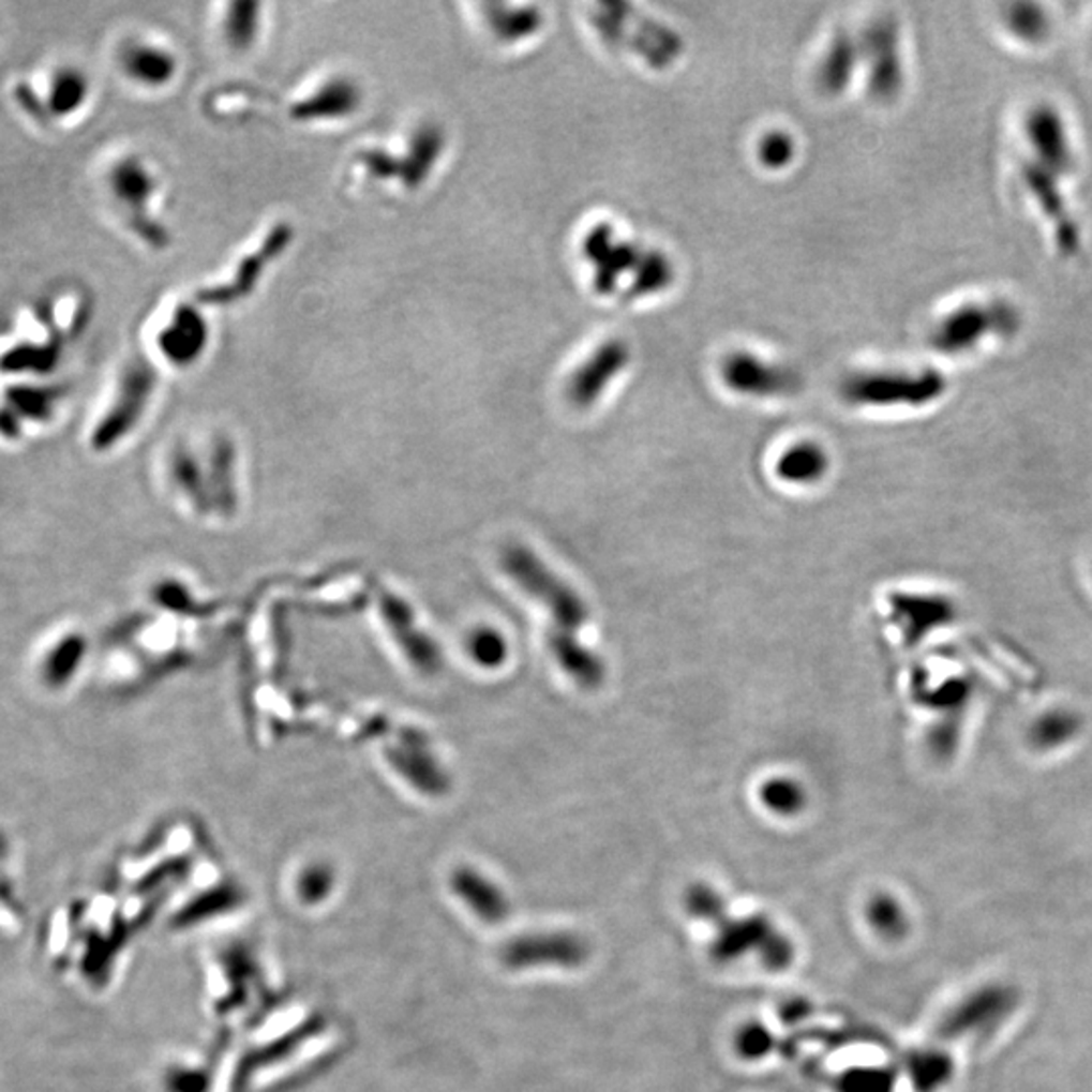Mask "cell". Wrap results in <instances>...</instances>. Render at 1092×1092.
<instances>
[{"instance_id": "6da1fadb", "label": "cell", "mask_w": 1092, "mask_h": 1092, "mask_svg": "<svg viewBox=\"0 0 1092 1092\" xmlns=\"http://www.w3.org/2000/svg\"><path fill=\"white\" fill-rule=\"evenodd\" d=\"M502 569L522 592L533 595L553 615L551 633L574 635L587 622L589 613L569 583L556 577L530 549L522 544H510L502 553Z\"/></svg>"}, {"instance_id": "7a4b0ae2", "label": "cell", "mask_w": 1092, "mask_h": 1092, "mask_svg": "<svg viewBox=\"0 0 1092 1092\" xmlns=\"http://www.w3.org/2000/svg\"><path fill=\"white\" fill-rule=\"evenodd\" d=\"M592 20L599 35L613 47H624L629 54L642 57L654 70H668L684 51L680 35L662 23L638 13L629 4H597Z\"/></svg>"}, {"instance_id": "3957f363", "label": "cell", "mask_w": 1092, "mask_h": 1092, "mask_svg": "<svg viewBox=\"0 0 1092 1092\" xmlns=\"http://www.w3.org/2000/svg\"><path fill=\"white\" fill-rule=\"evenodd\" d=\"M713 929L715 939L710 953L713 959L722 966L743 959L747 953H754L769 971H786L795 959V947L788 934L779 931L763 914L743 918L724 914Z\"/></svg>"}, {"instance_id": "277c9868", "label": "cell", "mask_w": 1092, "mask_h": 1092, "mask_svg": "<svg viewBox=\"0 0 1092 1092\" xmlns=\"http://www.w3.org/2000/svg\"><path fill=\"white\" fill-rule=\"evenodd\" d=\"M108 186L125 225L150 250L168 245V231L150 211L159 193V179L140 156H124L109 168Z\"/></svg>"}, {"instance_id": "5b68a950", "label": "cell", "mask_w": 1092, "mask_h": 1092, "mask_svg": "<svg viewBox=\"0 0 1092 1092\" xmlns=\"http://www.w3.org/2000/svg\"><path fill=\"white\" fill-rule=\"evenodd\" d=\"M88 649V638L79 627L55 624L31 645L27 674L41 694L57 699L79 678Z\"/></svg>"}, {"instance_id": "8992f818", "label": "cell", "mask_w": 1092, "mask_h": 1092, "mask_svg": "<svg viewBox=\"0 0 1092 1092\" xmlns=\"http://www.w3.org/2000/svg\"><path fill=\"white\" fill-rule=\"evenodd\" d=\"M154 389L156 371L143 359L128 362L118 378V387L109 401L108 409L91 430V449L109 451L118 444H122L125 437L140 425Z\"/></svg>"}, {"instance_id": "52a82bcc", "label": "cell", "mask_w": 1092, "mask_h": 1092, "mask_svg": "<svg viewBox=\"0 0 1092 1092\" xmlns=\"http://www.w3.org/2000/svg\"><path fill=\"white\" fill-rule=\"evenodd\" d=\"M649 251L615 237L611 225H597L583 241L585 259L593 269L595 291L601 296H613L622 287L624 278H629L626 298H635Z\"/></svg>"}, {"instance_id": "ba28073f", "label": "cell", "mask_w": 1092, "mask_h": 1092, "mask_svg": "<svg viewBox=\"0 0 1092 1092\" xmlns=\"http://www.w3.org/2000/svg\"><path fill=\"white\" fill-rule=\"evenodd\" d=\"M943 378L937 371H868L848 376L842 383L843 399L852 405H923L943 393Z\"/></svg>"}, {"instance_id": "9c48e42d", "label": "cell", "mask_w": 1092, "mask_h": 1092, "mask_svg": "<svg viewBox=\"0 0 1092 1092\" xmlns=\"http://www.w3.org/2000/svg\"><path fill=\"white\" fill-rule=\"evenodd\" d=\"M592 957L589 941L571 931H540L520 934L500 951L502 963L508 969L560 968L577 969Z\"/></svg>"}, {"instance_id": "30bf717a", "label": "cell", "mask_w": 1092, "mask_h": 1092, "mask_svg": "<svg viewBox=\"0 0 1092 1092\" xmlns=\"http://www.w3.org/2000/svg\"><path fill=\"white\" fill-rule=\"evenodd\" d=\"M68 389L63 385L18 383L6 387L0 399V439L18 442L27 425H47L59 412Z\"/></svg>"}, {"instance_id": "8fae6325", "label": "cell", "mask_w": 1092, "mask_h": 1092, "mask_svg": "<svg viewBox=\"0 0 1092 1092\" xmlns=\"http://www.w3.org/2000/svg\"><path fill=\"white\" fill-rule=\"evenodd\" d=\"M1014 324V312L1007 305H961L937 324L932 332V344L943 353H968L984 341L989 332H1009Z\"/></svg>"}, {"instance_id": "7c38bea8", "label": "cell", "mask_w": 1092, "mask_h": 1092, "mask_svg": "<svg viewBox=\"0 0 1092 1092\" xmlns=\"http://www.w3.org/2000/svg\"><path fill=\"white\" fill-rule=\"evenodd\" d=\"M720 373L733 391L752 397H789L799 393L804 385L802 376L788 367L765 362L743 350L729 355Z\"/></svg>"}, {"instance_id": "4fadbf2b", "label": "cell", "mask_w": 1092, "mask_h": 1092, "mask_svg": "<svg viewBox=\"0 0 1092 1092\" xmlns=\"http://www.w3.org/2000/svg\"><path fill=\"white\" fill-rule=\"evenodd\" d=\"M36 318L47 328L45 341L18 342L0 355L2 375H51L63 359L68 344L65 332L55 324L54 305L47 300L36 305Z\"/></svg>"}, {"instance_id": "5bb4252c", "label": "cell", "mask_w": 1092, "mask_h": 1092, "mask_svg": "<svg viewBox=\"0 0 1092 1092\" xmlns=\"http://www.w3.org/2000/svg\"><path fill=\"white\" fill-rule=\"evenodd\" d=\"M629 346L624 341L603 342L589 355V359L577 367L567 394L574 407H592L593 403L608 391L609 385L626 371L629 364Z\"/></svg>"}, {"instance_id": "9a60e30c", "label": "cell", "mask_w": 1092, "mask_h": 1092, "mask_svg": "<svg viewBox=\"0 0 1092 1092\" xmlns=\"http://www.w3.org/2000/svg\"><path fill=\"white\" fill-rule=\"evenodd\" d=\"M209 328L203 314L193 305L180 304L173 310L166 324L162 326L156 346L162 359L173 362L175 367L195 364L207 348Z\"/></svg>"}, {"instance_id": "2e32d148", "label": "cell", "mask_w": 1092, "mask_h": 1092, "mask_svg": "<svg viewBox=\"0 0 1092 1092\" xmlns=\"http://www.w3.org/2000/svg\"><path fill=\"white\" fill-rule=\"evenodd\" d=\"M870 61V91L880 100L895 98L902 86V63L898 51V33L891 18L874 23L864 39Z\"/></svg>"}, {"instance_id": "e0dca14e", "label": "cell", "mask_w": 1092, "mask_h": 1092, "mask_svg": "<svg viewBox=\"0 0 1092 1092\" xmlns=\"http://www.w3.org/2000/svg\"><path fill=\"white\" fill-rule=\"evenodd\" d=\"M118 63L130 81L146 90L168 86L179 70V61L170 49L143 39L128 41L120 49Z\"/></svg>"}, {"instance_id": "ac0fdd59", "label": "cell", "mask_w": 1092, "mask_h": 1092, "mask_svg": "<svg viewBox=\"0 0 1092 1092\" xmlns=\"http://www.w3.org/2000/svg\"><path fill=\"white\" fill-rule=\"evenodd\" d=\"M1026 136L1032 144L1039 164L1054 173H1068L1073 166V148L1066 124L1057 109L1038 106L1026 118Z\"/></svg>"}, {"instance_id": "d6986e66", "label": "cell", "mask_w": 1092, "mask_h": 1092, "mask_svg": "<svg viewBox=\"0 0 1092 1092\" xmlns=\"http://www.w3.org/2000/svg\"><path fill=\"white\" fill-rule=\"evenodd\" d=\"M451 888L488 925H500L510 914V904L500 888L472 868H458L451 877Z\"/></svg>"}, {"instance_id": "ffe728a7", "label": "cell", "mask_w": 1092, "mask_h": 1092, "mask_svg": "<svg viewBox=\"0 0 1092 1092\" xmlns=\"http://www.w3.org/2000/svg\"><path fill=\"white\" fill-rule=\"evenodd\" d=\"M549 647L556 663L577 686L595 690L605 680V663L593 649L581 644L579 638L549 633Z\"/></svg>"}, {"instance_id": "44dd1931", "label": "cell", "mask_w": 1092, "mask_h": 1092, "mask_svg": "<svg viewBox=\"0 0 1092 1092\" xmlns=\"http://www.w3.org/2000/svg\"><path fill=\"white\" fill-rule=\"evenodd\" d=\"M383 609L394 640H399L401 649L409 656V660L423 672H435L439 668V654L435 645L431 644V640L417 629L409 609L394 597H387Z\"/></svg>"}, {"instance_id": "7402d4cb", "label": "cell", "mask_w": 1092, "mask_h": 1092, "mask_svg": "<svg viewBox=\"0 0 1092 1092\" xmlns=\"http://www.w3.org/2000/svg\"><path fill=\"white\" fill-rule=\"evenodd\" d=\"M91 84L88 75L77 68H61L51 75L47 90V109L54 120H63L77 114L90 98Z\"/></svg>"}, {"instance_id": "603a6c76", "label": "cell", "mask_w": 1092, "mask_h": 1092, "mask_svg": "<svg viewBox=\"0 0 1092 1092\" xmlns=\"http://www.w3.org/2000/svg\"><path fill=\"white\" fill-rule=\"evenodd\" d=\"M310 98L312 100H304L302 106L294 108V116L298 120H336L348 116L359 104V91L344 79L330 81Z\"/></svg>"}, {"instance_id": "cb8c5ba5", "label": "cell", "mask_w": 1092, "mask_h": 1092, "mask_svg": "<svg viewBox=\"0 0 1092 1092\" xmlns=\"http://www.w3.org/2000/svg\"><path fill=\"white\" fill-rule=\"evenodd\" d=\"M858 65V45L852 41V36L846 33H838L827 47V54L822 59V65L818 70V84L825 93H840L850 84L852 75Z\"/></svg>"}, {"instance_id": "d4e9b609", "label": "cell", "mask_w": 1092, "mask_h": 1092, "mask_svg": "<svg viewBox=\"0 0 1092 1092\" xmlns=\"http://www.w3.org/2000/svg\"><path fill=\"white\" fill-rule=\"evenodd\" d=\"M485 20L490 29L500 36L502 41H520L535 35L542 17L535 6H508V4H485Z\"/></svg>"}, {"instance_id": "484cf974", "label": "cell", "mask_w": 1092, "mask_h": 1092, "mask_svg": "<svg viewBox=\"0 0 1092 1092\" xmlns=\"http://www.w3.org/2000/svg\"><path fill=\"white\" fill-rule=\"evenodd\" d=\"M827 455L816 444H797L777 462V474L793 484H811L824 476Z\"/></svg>"}, {"instance_id": "4316f807", "label": "cell", "mask_w": 1092, "mask_h": 1092, "mask_svg": "<svg viewBox=\"0 0 1092 1092\" xmlns=\"http://www.w3.org/2000/svg\"><path fill=\"white\" fill-rule=\"evenodd\" d=\"M391 759V763L405 775V779L425 795H442L448 789V779L437 769L428 752L417 751L409 745V751L394 752Z\"/></svg>"}, {"instance_id": "83f0119b", "label": "cell", "mask_w": 1092, "mask_h": 1092, "mask_svg": "<svg viewBox=\"0 0 1092 1092\" xmlns=\"http://www.w3.org/2000/svg\"><path fill=\"white\" fill-rule=\"evenodd\" d=\"M761 802L779 816H795L806 806V791L793 779H771L761 788Z\"/></svg>"}, {"instance_id": "f1b7e54d", "label": "cell", "mask_w": 1092, "mask_h": 1092, "mask_svg": "<svg viewBox=\"0 0 1092 1092\" xmlns=\"http://www.w3.org/2000/svg\"><path fill=\"white\" fill-rule=\"evenodd\" d=\"M684 907H686V913L690 914L692 918L704 921L710 927L717 925L724 914H729V904H727L724 896L715 891L713 886L702 884V882L692 884L686 891Z\"/></svg>"}, {"instance_id": "f546056e", "label": "cell", "mask_w": 1092, "mask_h": 1092, "mask_svg": "<svg viewBox=\"0 0 1092 1092\" xmlns=\"http://www.w3.org/2000/svg\"><path fill=\"white\" fill-rule=\"evenodd\" d=\"M259 6L257 4H231L225 17V39L235 49H245L259 35Z\"/></svg>"}, {"instance_id": "4dcf8cb0", "label": "cell", "mask_w": 1092, "mask_h": 1092, "mask_svg": "<svg viewBox=\"0 0 1092 1092\" xmlns=\"http://www.w3.org/2000/svg\"><path fill=\"white\" fill-rule=\"evenodd\" d=\"M1009 29L1028 43H1038L1048 33V17L1036 4H1018L1007 15Z\"/></svg>"}, {"instance_id": "1f68e13d", "label": "cell", "mask_w": 1092, "mask_h": 1092, "mask_svg": "<svg viewBox=\"0 0 1092 1092\" xmlns=\"http://www.w3.org/2000/svg\"><path fill=\"white\" fill-rule=\"evenodd\" d=\"M467 645H469L472 658L484 668H498L508 656L504 638L496 629H490V627L476 629Z\"/></svg>"}, {"instance_id": "d6a6232c", "label": "cell", "mask_w": 1092, "mask_h": 1092, "mask_svg": "<svg viewBox=\"0 0 1092 1092\" xmlns=\"http://www.w3.org/2000/svg\"><path fill=\"white\" fill-rule=\"evenodd\" d=\"M870 925L884 937H896L904 931V916L893 898L877 896L868 907Z\"/></svg>"}, {"instance_id": "836d02e7", "label": "cell", "mask_w": 1092, "mask_h": 1092, "mask_svg": "<svg viewBox=\"0 0 1092 1092\" xmlns=\"http://www.w3.org/2000/svg\"><path fill=\"white\" fill-rule=\"evenodd\" d=\"M795 154V144L788 132H769L759 143V159L767 168L788 166Z\"/></svg>"}, {"instance_id": "e575fe53", "label": "cell", "mask_w": 1092, "mask_h": 1092, "mask_svg": "<svg viewBox=\"0 0 1092 1092\" xmlns=\"http://www.w3.org/2000/svg\"><path fill=\"white\" fill-rule=\"evenodd\" d=\"M239 902V893L234 888H219L211 895L200 896L195 904H191L184 913L180 914V923L186 925L198 921L200 916H209V914L223 913L227 909H234V904Z\"/></svg>"}, {"instance_id": "d590c367", "label": "cell", "mask_w": 1092, "mask_h": 1092, "mask_svg": "<svg viewBox=\"0 0 1092 1092\" xmlns=\"http://www.w3.org/2000/svg\"><path fill=\"white\" fill-rule=\"evenodd\" d=\"M771 1048H773V1036L761 1023L745 1026L736 1036L738 1054L749 1058V1060H759V1058L769 1054Z\"/></svg>"}, {"instance_id": "8d00e7d4", "label": "cell", "mask_w": 1092, "mask_h": 1092, "mask_svg": "<svg viewBox=\"0 0 1092 1092\" xmlns=\"http://www.w3.org/2000/svg\"><path fill=\"white\" fill-rule=\"evenodd\" d=\"M888 1078L877 1071H854L843 1076L840 1091L842 1092H886Z\"/></svg>"}, {"instance_id": "74e56055", "label": "cell", "mask_w": 1092, "mask_h": 1092, "mask_svg": "<svg viewBox=\"0 0 1092 1092\" xmlns=\"http://www.w3.org/2000/svg\"><path fill=\"white\" fill-rule=\"evenodd\" d=\"M15 100H17L18 106L25 109L39 124L47 125L54 120L49 116L47 102L41 100L39 93L29 84H18L17 90H15Z\"/></svg>"}, {"instance_id": "f35d334b", "label": "cell", "mask_w": 1092, "mask_h": 1092, "mask_svg": "<svg viewBox=\"0 0 1092 1092\" xmlns=\"http://www.w3.org/2000/svg\"><path fill=\"white\" fill-rule=\"evenodd\" d=\"M328 884H330V874L326 870L316 868V870L305 872L304 880H302V891H304L305 898L318 900L320 896L326 895Z\"/></svg>"}, {"instance_id": "ab89813d", "label": "cell", "mask_w": 1092, "mask_h": 1092, "mask_svg": "<svg viewBox=\"0 0 1092 1092\" xmlns=\"http://www.w3.org/2000/svg\"><path fill=\"white\" fill-rule=\"evenodd\" d=\"M809 1012H811L809 1003L799 1002V1000H797V1002L788 1003V1005L781 1009V1016H783V1020L797 1021L804 1020Z\"/></svg>"}]
</instances>
